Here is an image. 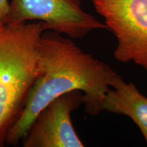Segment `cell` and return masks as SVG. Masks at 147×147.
Instances as JSON below:
<instances>
[{
    "label": "cell",
    "instance_id": "cell-8",
    "mask_svg": "<svg viewBox=\"0 0 147 147\" xmlns=\"http://www.w3.org/2000/svg\"><path fill=\"white\" fill-rule=\"evenodd\" d=\"M5 25V24L4 21H3V18L0 16V32H1V31H2V29L4 28Z\"/></svg>",
    "mask_w": 147,
    "mask_h": 147
},
{
    "label": "cell",
    "instance_id": "cell-1",
    "mask_svg": "<svg viewBox=\"0 0 147 147\" xmlns=\"http://www.w3.org/2000/svg\"><path fill=\"white\" fill-rule=\"evenodd\" d=\"M39 75L24 107L5 137V143L23 140L40 112L60 95L83 92L84 112L91 116L102 112L106 93L119 74L106 62L85 53L69 38L53 31L44 32L40 40Z\"/></svg>",
    "mask_w": 147,
    "mask_h": 147
},
{
    "label": "cell",
    "instance_id": "cell-7",
    "mask_svg": "<svg viewBox=\"0 0 147 147\" xmlns=\"http://www.w3.org/2000/svg\"><path fill=\"white\" fill-rule=\"evenodd\" d=\"M9 7L10 3L8 0H0V16L3 18V21L8 13Z\"/></svg>",
    "mask_w": 147,
    "mask_h": 147
},
{
    "label": "cell",
    "instance_id": "cell-5",
    "mask_svg": "<svg viewBox=\"0 0 147 147\" xmlns=\"http://www.w3.org/2000/svg\"><path fill=\"white\" fill-rule=\"evenodd\" d=\"M80 91L60 95L40 112L23 140L24 147H83L71 114L82 104Z\"/></svg>",
    "mask_w": 147,
    "mask_h": 147
},
{
    "label": "cell",
    "instance_id": "cell-6",
    "mask_svg": "<svg viewBox=\"0 0 147 147\" xmlns=\"http://www.w3.org/2000/svg\"><path fill=\"white\" fill-rule=\"evenodd\" d=\"M102 111L129 117L138 127L147 144V97L134 83H127L119 75L104 97Z\"/></svg>",
    "mask_w": 147,
    "mask_h": 147
},
{
    "label": "cell",
    "instance_id": "cell-3",
    "mask_svg": "<svg viewBox=\"0 0 147 147\" xmlns=\"http://www.w3.org/2000/svg\"><path fill=\"white\" fill-rule=\"evenodd\" d=\"M117 39L114 57L147 71V0H92Z\"/></svg>",
    "mask_w": 147,
    "mask_h": 147
},
{
    "label": "cell",
    "instance_id": "cell-4",
    "mask_svg": "<svg viewBox=\"0 0 147 147\" xmlns=\"http://www.w3.org/2000/svg\"><path fill=\"white\" fill-rule=\"evenodd\" d=\"M39 21L45 30L80 38L98 29H108L105 23L83 10L81 0H11L5 24Z\"/></svg>",
    "mask_w": 147,
    "mask_h": 147
},
{
    "label": "cell",
    "instance_id": "cell-2",
    "mask_svg": "<svg viewBox=\"0 0 147 147\" xmlns=\"http://www.w3.org/2000/svg\"><path fill=\"white\" fill-rule=\"evenodd\" d=\"M42 22L5 24L0 32V147L39 75Z\"/></svg>",
    "mask_w": 147,
    "mask_h": 147
}]
</instances>
